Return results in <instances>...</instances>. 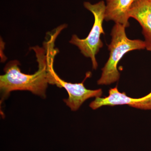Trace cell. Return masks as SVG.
I'll return each instance as SVG.
<instances>
[{"label": "cell", "instance_id": "1", "mask_svg": "<svg viewBox=\"0 0 151 151\" xmlns=\"http://www.w3.org/2000/svg\"><path fill=\"white\" fill-rule=\"evenodd\" d=\"M53 39L45 44L44 48L36 46L31 47L35 52L38 70L32 74H25L21 71L17 60L10 61L4 68L5 74L0 76L1 103L9 95L11 92L27 90L33 94L46 98L48 84H55L54 78L53 62L57 50L54 48Z\"/></svg>", "mask_w": 151, "mask_h": 151}, {"label": "cell", "instance_id": "2", "mask_svg": "<svg viewBox=\"0 0 151 151\" xmlns=\"http://www.w3.org/2000/svg\"><path fill=\"white\" fill-rule=\"evenodd\" d=\"M124 26L116 23L111 31L112 39L108 45L110 56L105 66L102 69L101 77L97 81L98 85H110L119 80L120 73L118 64L121 59L129 52L146 48L144 41L129 39L126 35Z\"/></svg>", "mask_w": 151, "mask_h": 151}, {"label": "cell", "instance_id": "3", "mask_svg": "<svg viewBox=\"0 0 151 151\" xmlns=\"http://www.w3.org/2000/svg\"><path fill=\"white\" fill-rule=\"evenodd\" d=\"M84 6L94 15V24L86 38L81 39L73 35L69 42L77 46L84 56L91 58L92 68L96 70L98 67L96 55L103 45L100 37L101 35L105 34L103 24L105 20L106 6L104 1H101L95 4L84 2Z\"/></svg>", "mask_w": 151, "mask_h": 151}, {"label": "cell", "instance_id": "4", "mask_svg": "<svg viewBox=\"0 0 151 151\" xmlns=\"http://www.w3.org/2000/svg\"><path fill=\"white\" fill-rule=\"evenodd\" d=\"M91 74L90 72L86 73V77L81 83H71L66 82L60 78L55 71L54 78L56 83L55 85L60 88L63 87L67 91L68 98L63 100L71 111H77L81 105L89 98L100 97L102 96V89L90 90L86 89L84 86V81L86 78L91 76Z\"/></svg>", "mask_w": 151, "mask_h": 151}, {"label": "cell", "instance_id": "5", "mask_svg": "<svg viewBox=\"0 0 151 151\" xmlns=\"http://www.w3.org/2000/svg\"><path fill=\"white\" fill-rule=\"evenodd\" d=\"M124 105L142 110H151V92L141 98H132L127 96L125 92H119L116 86L115 88L109 89V95L107 97H96L90 103L89 107L96 110L103 106Z\"/></svg>", "mask_w": 151, "mask_h": 151}, {"label": "cell", "instance_id": "6", "mask_svg": "<svg viewBox=\"0 0 151 151\" xmlns=\"http://www.w3.org/2000/svg\"><path fill=\"white\" fill-rule=\"evenodd\" d=\"M129 18L138 21L142 28L146 49L151 51V3L149 0H134L129 12Z\"/></svg>", "mask_w": 151, "mask_h": 151}, {"label": "cell", "instance_id": "7", "mask_svg": "<svg viewBox=\"0 0 151 151\" xmlns=\"http://www.w3.org/2000/svg\"><path fill=\"white\" fill-rule=\"evenodd\" d=\"M134 0H106L105 20L112 21L126 28L130 26L129 12Z\"/></svg>", "mask_w": 151, "mask_h": 151}, {"label": "cell", "instance_id": "8", "mask_svg": "<svg viewBox=\"0 0 151 151\" xmlns=\"http://www.w3.org/2000/svg\"><path fill=\"white\" fill-rule=\"evenodd\" d=\"M149 1H150V2L151 3V0H149Z\"/></svg>", "mask_w": 151, "mask_h": 151}]
</instances>
